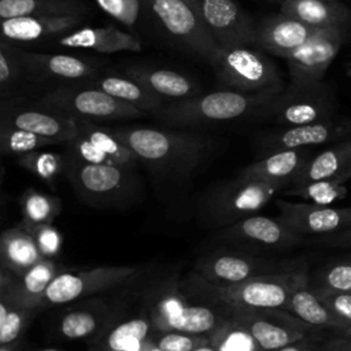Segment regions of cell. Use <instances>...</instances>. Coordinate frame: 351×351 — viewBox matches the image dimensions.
<instances>
[{
	"label": "cell",
	"mask_w": 351,
	"mask_h": 351,
	"mask_svg": "<svg viewBox=\"0 0 351 351\" xmlns=\"http://www.w3.org/2000/svg\"><path fill=\"white\" fill-rule=\"evenodd\" d=\"M125 74L165 103L184 100L202 92V88L191 77L170 69L133 64L125 67Z\"/></svg>",
	"instance_id": "cell-24"
},
{
	"label": "cell",
	"mask_w": 351,
	"mask_h": 351,
	"mask_svg": "<svg viewBox=\"0 0 351 351\" xmlns=\"http://www.w3.org/2000/svg\"><path fill=\"white\" fill-rule=\"evenodd\" d=\"M335 333H336V335H339V336L351 337V326H347V328H344V329H341V330H336Z\"/></svg>",
	"instance_id": "cell-53"
},
{
	"label": "cell",
	"mask_w": 351,
	"mask_h": 351,
	"mask_svg": "<svg viewBox=\"0 0 351 351\" xmlns=\"http://www.w3.org/2000/svg\"><path fill=\"white\" fill-rule=\"evenodd\" d=\"M16 162L44 181L52 191L56 189L59 176L64 173V155L52 151H32L16 156Z\"/></svg>",
	"instance_id": "cell-39"
},
{
	"label": "cell",
	"mask_w": 351,
	"mask_h": 351,
	"mask_svg": "<svg viewBox=\"0 0 351 351\" xmlns=\"http://www.w3.org/2000/svg\"><path fill=\"white\" fill-rule=\"evenodd\" d=\"M111 314L108 304L101 300L90 302L86 306L66 311L59 321V333L70 340L96 339L110 326Z\"/></svg>",
	"instance_id": "cell-29"
},
{
	"label": "cell",
	"mask_w": 351,
	"mask_h": 351,
	"mask_svg": "<svg viewBox=\"0 0 351 351\" xmlns=\"http://www.w3.org/2000/svg\"><path fill=\"white\" fill-rule=\"evenodd\" d=\"M280 12L318 29L351 26V10L340 0H282Z\"/></svg>",
	"instance_id": "cell-28"
},
{
	"label": "cell",
	"mask_w": 351,
	"mask_h": 351,
	"mask_svg": "<svg viewBox=\"0 0 351 351\" xmlns=\"http://www.w3.org/2000/svg\"><path fill=\"white\" fill-rule=\"evenodd\" d=\"M274 351H324L322 346H318L315 343H311L308 339L295 341L292 344H288L285 347H281Z\"/></svg>",
	"instance_id": "cell-50"
},
{
	"label": "cell",
	"mask_w": 351,
	"mask_h": 351,
	"mask_svg": "<svg viewBox=\"0 0 351 351\" xmlns=\"http://www.w3.org/2000/svg\"><path fill=\"white\" fill-rule=\"evenodd\" d=\"M318 241L330 247H351V228L336 232L333 234L321 236Z\"/></svg>",
	"instance_id": "cell-48"
},
{
	"label": "cell",
	"mask_w": 351,
	"mask_h": 351,
	"mask_svg": "<svg viewBox=\"0 0 351 351\" xmlns=\"http://www.w3.org/2000/svg\"><path fill=\"white\" fill-rule=\"evenodd\" d=\"M21 56L26 66L33 93L43 89L48 92L62 85L90 81L100 73L99 63L77 55L21 49Z\"/></svg>",
	"instance_id": "cell-11"
},
{
	"label": "cell",
	"mask_w": 351,
	"mask_h": 351,
	"mask_svg": "<svg viewBox=\"0 0 351 351\" xmlns=\"http://www.w3.org/2000/svg\"><path fill=\"white\" fill-rule=\"evenodd\" d=\"M336 93L330 84L325 81L308 85L291 82L262 107L256 117L280 126H296L336 118Z\"/></svg>",
	"instance_id": "cell-6"
},
{
	"label": "cell",
	"mask_w": 351,
	"mask_h": 351,
	"mask_svg": "<svg viewBox=\"0 0 351 351\" xmlns=\"http://www.w3.org/2000/svg\"><path fill=\"white\" fill-rule=\"evenodd\" d=\"M287 311L315 328L333 329L335 332L346 328L344 324L325 306L314 289L308 288V285L293 292L287 306Z\"/></svg>",
	"instance_id": "cell-36"
},
{
	"label": "cell",
	"mask_w": 351,
	"mask_h": 351,
	"mask_svg": "<svg viewBox=\"0 0 351 351\" xmlns=\"http://www.w3.org/2000/svg\"><path fill=\"white\" fill-rule=\"evenodd\" d=\"M351 178V138L330 144L313 156L293 180L292 186H303L315 181L346 182Z\"/></svg>",
	"instance_id": "cell-23"
},
{
	"label": "cell",
	"mask_w": 351,
	"mask_h": 351,
	"mask_svg": "<svg viewBox=\"0 0 351 351\" xmlns=\"http://www.w3.org/2000/svg\"><path fill=\"white\" fill-rule=\"evenodd\" d=\"M151 337L162 351H193L208 344V336L178 330H154Z\"/></svg>",
	"instance_id": "cell-44"
},
{
	"label": "cell",
	"mask_w": 351,
	"mask_h": 351,
	"mask_svg": "<svg viewBox=\"0 0 351 351\" xmlns=\"http://www.w3.org/2000/svg\"><path fill=\"white\" fill-rule=\"evenodd\" d=\"M97 5L118 22L132 26L141 11V0H96Z\"/></svg>",
	"instance_id": "cell-46"
},
{
	"label": "cell",
	"mask_w": 351,
	"mask_h": 351,
	"mask_svg": "<svg viewBox=\"0 0 351 351\" xmlns=\"http://www.w3.org/2000/svg\"><path fill=\"white\" fill-rule=\"evenodd\" d=\"M348 75H350V77H351V69H350V70H348Z\"/></svg>",
	"instance_id": "cell-57"
},
{
	"label": "cell",
	"mask_w": 351,
	"mask_h": 351,
	"mask_svg": "<svg viewBox=\"0 0 351 351\" xmlns=\"http://www.w3.org/2000/svg\"><path fill=\"white\" fill-rule=\"evenodd\" d=\"M278 90L241 92L219 89L192 97L165 103L154 114L165 125L173 128H200L232 122L258 115Z\"/></svg>",
	"instance_id": "cell-2"
},
{
	"label": "cell",
	"mask_w": 351,
	"mask_h": 351,
	"mask_svg": "<svg viewBox=\"0 0 351 351\" xmlns=\"http://www.w3.org/2000/svg\"><path fill=\"white\" fill-rule=\"evenodd\" d=\"M350 261H351V258H350Z\"/></svg>",
	"instance_id": "cell-58"
},
{
	"label": "cell",
	"mask_w": 351,
	"mask_h": 351,
	"mask_svg": "<svg viewBox=\"0 0 351 351\" xmlns=\"http://www.w3.org/2000/svg\"><path fill=\"white\" fill-rule=\"evenodd\" d=\"M199 292L214 302L225 304L230 311L243 310H287L291 296L308 285L304 269L261 274L236 284H213L199 278Z\"/></svg>",
	"instance_id": "cell-3"
},
{
	"label": "cell",
	"mask_w": 351,
	"mask_h": 351,
	"mask_svg": "<svg viewBox=\"0 0 351 351\" xmlns=\"http://www.w3.org/2000/svg\"><path fill=\"white\" fill-rule=\"evenodd\" d=\"M285 189L284 185L236 176L211 189L200 206L203 221L208 225H232L245 217L254 215L270 199Z\"/></svg>",
	"instance_id": "cell-5"
},
{
	"label": "cell",
	"mask_w": 351,
	"mask_h": 351,
	"mask_svg": "<svg viewBox=\"0 0 351 351\" xmlns=\"http://www.w3.org/2000/svg\"><path fill=\"white\" fill-rule=\"evenodd\" d=\"M255 337L265 351H274L308 339L315 326L282 308L230 311Z\"/></svg>",
	"instance_id": "cell-15"
},
{
	"label": "cell",
	"mask_w": 351,
	"mask_h": 351,
	"mask_svg": "<svg viewBox=\"0 0 351 351\" xmlns=\"http://www.w3.org/2000/svg\"><path fill=\"white\" fill-rule=\"evenodd\" d=\"M23 228V226H21ZM25 230H27L41 255L45 258V259H55L62 248V236L59 233V230L52 225V223H44V225H37V226H25L23 228Z\"/></svg>",
	"instance_id": "cell-45"
},
{
	"label": "cell",
	"mask_w": 351,
	"mask_h": 351,
	"mask_svg": "<svg viewBox=\"0 0 351 351\" xmlns=\"http://www.w3.org/2000/svg\"><path fill=\"white\" fill-rule=\"evenodd\" d=\"M85 16L26 15L1 19V40L11 44L53 41L78 27Z\"/></svg>",
	"instance_id": "cell-22"
},
{
	"label": "cell",
	"mask_w": 351,
	"mask_h": 351,
	"mask_svg": "<svg viewBox=\"0 0 351 351\" xmlns=\"http://www.w3.org/2000/svg\"><path fill=\"white\" fill-rule=\"evenodd\" d=\"M348 138H351V117H336L328 121L271 130L259 137L258 147L263 155H269L285 149L330 145Z\"/></svg>",
	"instance_id": "cell-16"
},
{
	"label": "cell",
	"mask_w": 351,
	"mask_h": 351,
	"mask_svg": "<svg viewBox=\"0 0 351 351\" xmlns=\"http://www.w3.org/2000/svg\"><path fill=\"white\" fill-rule=\"evenodd\" d=\"M211 67L217 78L229 89L241 92H281L285 88L271 58L265 51L252 48V45L219 48Z\"/></svg>",
	"instance_id": "cell-7"
},
{
	"label": "cell",
	"mask_w": 351,
	"mask_h": 351,
	"mask_svg": "<svg viewBox=\"0 0 351 351\" xmlns=\"http://www.w3.org/2000/svg\"><path fill=\"white\" fill-rule=\"evenodd\" d=\"M293 269H298V265L295 262L276 261L232 252L210 254L200 258L195 266L199 278L219 285L236 284L261 274Z\"/></svg>",
	"instance_id": "cell-17"
},
{
	"label": "cell",
	"mask_w": 351,
	"mask_h": 351,
	"mask_svg": "<svg viewBox=\"0 0 351 351\" xmlns=\"http://www.w3.org/2000/svg\"><path fill=\"white\" fill-rule=\"evenodd\" d=\"M311 156V148L278 151L247 165L237 174L245 178L280 184L287 189Z\"/></svg>",
	"instance_id": "cell-25"
},
{
	"label": "cell",
	"mask_w": 351,
	"mask_h": 351,
	"mask_svg": "<svg viewBox=\"0 0 351 351\" xmlns=\"http://www.w3.org/2000/svg\"><path fill=\"white\" fill-rule=\"evenodd\" d=\"M22 221L19 226H37L52 223L62 211V200L36 189H26L19 199Z\"/></svg>",
	"instance_id": "cell-37"
},
{
	"label": "cell",
	"mask_w": 351,
	"mask_h": 351,
	"mask_svg": "<svg viewBox=\"0 0 351 351\" xmlns=\"http://www.w3.org/2000/svg\"><path fill=\"white\" fill-rule=\"evenodd\" d=\"M277 219L300 236H328L351 228V207H330L308 202L274 200Z\"/></svg>",
	"instance_id": "cell-19"
},
{
	"label": "cell",
	"mask_w": 351,
	"mask_h": 351,
	"mask_svg": "<svg viewBox=\"0 0 351 351\" xmlns=\"http://www.w3.org/2000/svg\"><path fill=\"white\" fill-rule=\"evenodd\" d=\"M152 335V333H151ZM138 351H162L159 347H158V344L154 341V339L149 336L144 343H143V346H141V348L138 350Z\"/></svg>",
	"instance_id": "cell-52"
},
{
	"label": "cell",
	"mask_w": 351,
	"mask_h": 351,
	"mask_svg": "<svg viewBox=\"0 0 351 351\" xmlns=\"http://www.w3.org/2000/svg\"><path fill=\"white\" fill-rule=\"evenodd\" d=\"M90 84L96 85L106 93L140 108L144 112H155L165 104L162 99L151 93L148 89H145L126 74L99 73L90 80Z\"/></svg>",
	"instance_id": "cell-32"
},
{
	"label": "cell",
	"mask_w": 351,
	"mask_h": 351,
	"mask_svg": "<svg viewBox=\"0 0 351 351\" xmlns=\"http://www.w3.org/2000/svg\"><path fill=\"white\" fill-rule=\"evenodd\" d=\"M317 295L351 291V261H340L324 269L318 287L313 288Z\"/></svg>",
	"instance_id": "cell-43"
},
{
	"label": "cell",
	"mask_w": 351,
	"mask_h": 351,
	"mask_svg": "<svg viewBox=\"0 0 351 351\" xmlns=\"http://www.w3.org/2000/svg\"><path fill=\"white\" fill-rule=\"evenodd\" d=\"M149 318L155 330L208 336L226 317L207 306L191 304L178 291H166L154 303Z\"/></svg>",
	"instance_id": "cell-14"
},
{
	"label": "cell",
	"mask_w": 351,
	"mask_h": 351,
	"mask_svg": "<svg viewBox=\"0 0 351 351\" xmlns=\"http://www.w3.org/2000/svg\"><path fill=\"white\" fill-rule=\"evenodd\" d=\"M324 351H351V337L335 336L324 343Z\"/></svg>",
	"instance_id": "cell-49"
},
{
	"label": "cell",
	"mask_w": 351,
	"mask_h": 351,
	"mask_svg": "<svg viewBox=\"0 0 351 351\" xmlns=\"http://www.w3.org/2000/svg\"><path fill=\"white\" fill-rule=\"evenodd\" d=\"M33 93L21 48L1 40L0 43V99H26Z\"/></svg>",
	"instance_id": "cell-33"
},
{
	"label": "cell",
	"mask_w": 351,
	"mask_h": 351,
	"mask_svg": "<svg viewBox=\"0 0 351 351\" xmlns=\"http://www.w3.org/2000/svg\"><path fill=\"white\" fill-rule=\"evenodd\" d=\"M38 351H62V350H58V348H43V350H38Z\"/></svg>",
	"instance_id": "cell-55"
},
{
	"label": "cell",
	"mask_w": 351,
	"mask_h": 351,
	"mask_svg": "<svg viewBox=\"0 0 351 351\" xmlns=\"http://www.w3.org/2000/svg\"><path fill=\"white\" fill-rule=\"evenodd\" d=\"M0 259L16 276H22L30 267L44 261L33 236L23 228H8L0 237Z\"/></svg>",
	"instance_id": "cell-31"
},
{
	"label": "cell",
	"mask_w": 351,
	"mask_h": 351,
	"mask_svg": "<svg viewBox=\"0 0 351 351\" xmlns=\"http://www.w3.org/2000/svg\"><path fill=\"white\" fill-rule=\"evenodd\" d=\"M23 344H25L23 339H19V340H15L11 343H5V344H0L1 346L0 351H22Z\"/></svg>",
	"instance_id": "cell-51"
},
{
	"label": "cell",
	"mask_w": 351,
	"mask_h": 351,
	"mask_svg": "<svg viewBox=\"0 0 351 351\" xmlns=\"http://www.w3.org/2000/svg\"><path fill=\"white\" fill-rule=\"evenodd\" d=\"M62 270L63 267L55 259H44L18 276L8 289L0 292V300L14 307L40 310L49 284Z\"/></svg>",
	"instance_id": "cell-26"
},
{
	"label": "cell",
	"mask_w": 351,
	"mask_h": 351,
	"mask_svg": "<svg viewBox=\"0 0 351 351\" xmlns=\"http://www.w3.org/2000/svg\"><path fill=\"white\" fill-rule=\"evenodd\" d=\"M136 167L93 165L64 155V176L77 196L96 208L121 207L130 203L138 192Z\"/></svg>",
	"instance_id": "cell-4"
},
{
	"label": "cell",
	"mask_w": 351,
	"mask_h": 351,
	"mask_svg": "<svg viewBox=\"0 0 351 351\" xmlns=\"http://www.w3.org/2000/svg\"><path fill=\"white\" fill-rule=\"evenodd\" d=\"M75 119L78 125L77 134L106 154L117 166L136 167L140 163L134 152L114 133L112 128L100 126L97 122L89 119Z\"/></svg>",
	"instance_id": "cell-35"
},
{
	"label": "cell",
	"mask_w": 351,
	"mask_h": 351,
	"mask_svg": "<svg viewBox=\"0 0 351 351\" xmlns=\"http://www.w3.org/2000/svg\"><path fill=\"white\" fill-rule=\"evenodd\" d=\"M89 4L84 0H0V18L26 15H78L86 16Z\"/></svg>",
	"instance_id": "cell-34"
},
{
	"label": "cell",
	"mask_w": 351,
	"mask_h": 351,
	"mask_svg": "<svg viewBox=\"0 0 351 351\" xmlns=\"http://www.w3.org/2000/svg\"><path fill=\"white\" fill-rule=\"evenodd\" d=\"M319 30L318 27L278 12L256 23L254 47L271 55L287 58Z\"/></svg>",
	"instance_id": "cell-20"
},
{
	"label": "cell",
	"mask_w": 351,
	"mask_h": 351,
	"mask_svg": "<svg viewBox=\"0 0 351 351\" xmlns=\"http://www.w3.org/2000/svg\"><path fill=\"white\" fill-rule=\"evenodd\" d=\"M136 266H99L88 270H62L49 284L40 310L89 298L115 288L138 273Z\"/></svg>",
	"instance_id": "cell-10"
},
{
	"label": "cell",
	"mask_w": 351,
	"mask_h": 351,
	"mask_svg": "<svg viewBox=\"0 0 351 351\" xmlns=\"http://www.w3.org/2000/svg\"><path fill=\"white\" fill-rule=\"evenodd\" d=\"M222 237L229 241L271 250L292 248L303 243V236L287 228L277 218L255 214L229 225L222 232Z\"/></svg>",
	"instance_id": "cell-21"
},
{
	"label": "cell",
	"mask_w": 351,
	"mask_h": 351,
	"mask_svg": "<svg viewBox=\"0 0 351 351\" xmlns=\"http://www.w3.org/2000/svg\"><path fill=\"white\" fill-rule=\"evenodd\" d=\"M25 99L1 100L0 126H12L29 130L44 137L58 140L60 144L71 141L78 133L77 119L63 111L49 108Z\"/></svg>",
	"instance_id": "cell-12"
},
{
	"label": "cell",
	"mask_w": 351,
	"mask_h": 351,
	"mask_svg": "<svg viewBox=\"0 0 351 351\" xmlns=\"http://www.w3.org/2000/svg\"><path fill=\"white\" fill-rule=\"evenodd\" d=\"M325 306L344 324L351 326V291L350 292H335L318 295Z\"/></svg>",
	"instance_id": "cell-47"
},
{
	"label": "cell",
	"mask_w": 351,
	"mask_h": 351,
	"mask_svg": "<svg viewBox=\"0 0 351 351\" xmlns=\"http://www.w3.org/2000/svg\"><path fill=\"white\" fill-rule=\"evenodd\" d=\"M350 27H325L287 59L292 84L308 85L324 81L326 70L347 40Z\"/></svg>",
	"instance_id": "cell-13"
},
{
	"label": "cell",
	"mask_w": 351,
	"mask_h": 351,
	"mask_svg": "<svg viewBox=\"0 0 351 351\" xmlns=\"http://www.w3.org/2000/svg\"><path fill=\"white\" fill-rule=\"evenodd\" d=\"M193 351H217L214 347H211L210 344H206V346H202V347H197L195 348Z\"/></svg>",
	"instance_id": "cell-54"
},
{
	"label": "cell",
	"mask_w": 351,
	"mask_h": 351,
	"mask_svg": "<svg viewBox=\"0 0 351 351\" xmlns=\"http://www.w3.org/2000/svg\"><path fill=\"white\" fill-rule=\"evenodd\" d=\"M154 330L149 317H132L108 326L93 340L90 351H138Z\"/></svg>",
	"instance_id": "cell-30"
},
{
	"label": "cell",
	"mask_w": 351,
	"mask_h": 351,
	"mask_svg": "<svg viewBox=\"0 0 351 351\" xmlns=\"http://www.w3.org/2000/svg\"><path fill=\"white\" fill-rule=\"evenodd\" d=\"M151 173L166 178H188L217 149L207 134L147 126L112 128Z\"/></svg>",
	"instance_id": "cell-1"
},
{
	"label": "cell",
	"mask_w": 351,
	"mask_h": 351,
	"mask_svg": "<svg viewBox=\"0 0 351 351\" xmlns=\"http://www.w3.org/2000/svg\"><path fill=\"white\" fill-rule=\"evenodd\" d=\"M37 311L40 310L14 307L0 300V344L22 339Z\"/></svg>",
	"instance_id": "cell-42"
},
{
	"label": "cell",
	"mask_w": 351,
	"mask_h": 351,
	"mask_svg": "<svg viewBox=\"0 0 351 351\" xmlns=\"http://www.w3.org/2000/svg\"><path fill=\"white\" fill-rule=\"evenodd\" d=\"M53 43L60 47L90 49L99 53L141 51V44L133 34L119 30L114 26L74 29L58 37L56 40H53Z\"/></svg>",
	"instance_id": "cell-27"
},
{
	"label": "cell",
	"mask_w": 351,
	"mask_h": 351,
	"mask_svg": "<svg viewBox=\"0 0 351 351\" xmlns=\"http://www.w3.org/2000/svg\"><path fill=\"white\" fill-rule=\"evenodd\" d=\"M37 104L63 111L74 118L100 121H121L144 117V111L125 103L90 81L62 85L41 93L36 100Z\"/></svg>",
	"instance_id": "cell-8"
},
{
	"label": "cell",
	"mask_w": 351,
	"mask_h": 351,
	"mask_svg": "<svg viewBox=\"0 0 351 351\" xmlns=\"http://www.w3.org/2000/svg\"><path fill=\"white\" fill-rule=\"evenodd\" d=\"M219 48L252 45L256 23L234 0H192Z\"/></svg>",
	"instance_id": "cell-18"
},
{
	"label": "cell",
	"mask_w": 351,
	"mask_h": 351,
	"mask_svg": "<svg viewBox=\"0 0 351 351\" xmlns=\"http://www.w3.org/2000/svg\"><path fill=\"white\" fill-rule=\"evenodd\" d=\"M282 193L300 197L308 203L330 206L332 203L341 200L347 195V189L344 184L339 181H315L303 186L287 188Z\"/></svg>",
	"instance_id": "cell-41"
},
{
	"label": "cell",
	"mask_w": 351,
	"mask_h": 351,
	"mask_svg": "<svg viewBox=\"0 0 351 351\" xmlns=\"http://www.w3.org/2000/svg\"><path fill=\"white\" fill-rule=\"evenodd\" d=\"M58 140L44 137L41 134L12 128L0 126V151L3 155L19 156L32 151L41 149L44 147L59 145Z\"/></svg>",
	"instance_id": "cell-40"
},
{
	"label": "cell",
	"mask_w": 351,
	"mask_h": 351,
	"mask_svg": "<svg viewBox=\"0 0 351 351\" xmlns=\"http://www.w3.org/2000/svg\"><path fill=\"white\" fill-rule=\"evenodd\" d=\"M267 1H274V3H281L282 0H267Z\"/></svg>",
	"instance_id": "cell-56"
},
{
	"label": "cell",
	"mask_w": 351,
	"mask_h": 351,
	"mask_svg": "<svg viewBox=\"0 0 351 351\" xmlns=\"http://www.w3.org/2000/svg\"><path fill=\"white\" fill-rule=\"evenodd\" d=\"M141 4L184 51L213 63L219 47L206 29L192 0H141Z\"/></svg>",
	"instance_id": "cell-9"
},
{
	"label": "cell",
	"mask_w": 351,
	"mask_h": 351,
	"mask_svg": "<svg viewBox=\"0 0 351 351\" xmlns=\"http://www.w3.org/2000/svg\"><path fill=\"white\" fill-rule=\"evenodd\" d=\"M208 344L217 351H265L251 332L232 314L208 335Z\"/></svg>",
	"instance_id": "cell-38"
}]
</instances>
